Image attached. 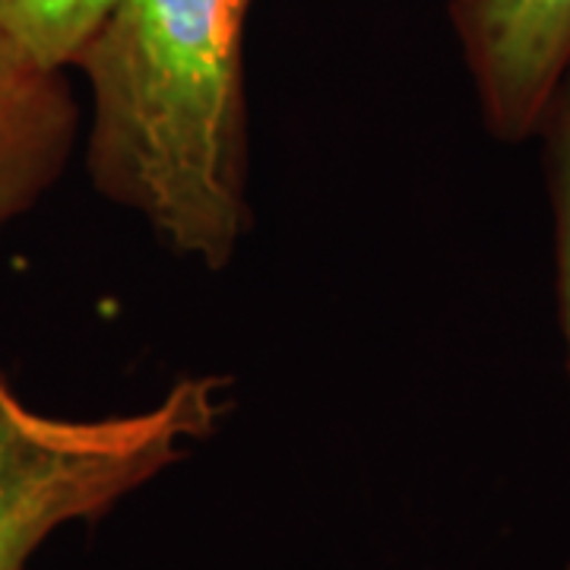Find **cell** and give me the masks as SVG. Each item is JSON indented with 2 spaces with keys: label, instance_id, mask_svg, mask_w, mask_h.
Wrapping results in <instances>:
<instances>
[{
  "label": "cell",
  "instance_id": "obj_5",
  "mask_svg": "<svg viewBox=\"0 0 570 570\" xmlns=\"http://www.w3.org/2000/svg\"><path fill=\"white\" fill-rule=\"evenodd\" d=\"M111 0H0V22L51 67H77Z\"/></svg>",
  "mask_w": 570,
  "mask_h": 570
},
{
  "label": "cell",
  "instance_id": "obj_6",
  "mask_svg": "<svg viewBox=\"0 0 570 570\" xmlns=\"http://www.w3.org/2000/svg\"><path fill=\"white\" fill-rule=\"evenodd\" d=\"M532 140L542 142V175L551 206V245H554V295L558 321L564 333L570 371V70L551 96L549 108ZM570 570V561L568 568Z\"/></svg>",
  "mask_w": 570,
  "mask_h": 570
},
{
  "label": "cell",
  "instance_id": "obj_1",
  "mask_svg": "<svg viewBox=\"0 0 570 570\" xmlns=\"http://www.w3.org/2000/svg\"><path fill=\"white\" fill-rule=\"evenodd\" d=\"M250 0H111L82 48L86 168L178 257L225 269L250 232Z\"/></svg>",
  "mask_w": 570,
  "mask_h": 570
},
{
  "label": "cell",
  "instance_id": "obj_2",
  "mask_svg": "<svg viewBox=\"0 0 570 570\" xmlns=\"http://www.w3.org/2000/svg\"><path fill=\"white\" fill-rule=\"evenodd\" d=\"M232 409V381L194 374L156 406L61 419L26 406L0 365V570H26L70 523H96L209 441Z\"/></svg>",
  "mask_w": 570,
  "mask_h": 570
},
{
  "label": "cell",
  "instance_id": "obj_3",
  "mask_svg": "<svg viewBox=\"0 0 570 570\" xmlns=\"http://www.w3.org/2000/svg\"><path fill=\"white\" fill-rule=\"evenodd\" d=\"M450 20L491 137L532 140L570 70V0H450Z\"/></svg>",
  "mask_w": 570,
  "mask_h": 570
},
{
  "label": "cell",
  "instance_id": "obj_4",
  "mask_svg": "<svg viewBox=\"0 0 570 570\" xmlns=\"http://www.w3.org/2000/svg\"><path fill=\"white\" fill-rule=\"evenodd\" d=\"M80 121L67 70L39 61L0 22V238L67 175Z\"/></svg>",
  "mask_w": 570,
  "mask_h": 570
}]
</instances>
